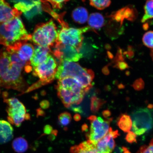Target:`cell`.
Listing matches in <instances>:
<instances>
[{
	"label": "cell",
	"mask_w": 153,
	"mask_h": 153,
	"mask_svg": "<svg viewBox=\"0 0 153 153\" xmlns=\"http://www.w3.org/2000/svg\"><path fill=\"white\" fill-rule=\"evenodd\" d=\"M143 42L146 47L153 49V31H149L145 33L143 36Z\"/></svg>",
	"instance_id": "obj_27"
},
{
	"label": "cell",
	"mask_w": 153,
	"mask_h": 153,
	"mask_svg": "<svg viewBox=\"0 0 153 153\" xmlns=\"http://www.w3.org/2000/svg\"><path fill=\"white\" fill-rule=\"evenodd\" d=\"M88 126L87 124H84L82 127V131H87L88 130Z\"/></svg>",
	"instance_id": "obj_41"
},
{
	"label": "cell",
	"mask_w": 153,
	"mask_h": 153,
	"mask_svg": "<svg viewBox=\"0 0 153 153\" xmlns=\"http://www.w3.org/2000/svg\"><path fill=\"white\" fill-rule=\"evenodd\" d=\"M118 88L120 89H124L125 88V85L122 84H120L118 85Z\"/></svg>",
	"instance_id": "obj_44"
},
{
	"label": "cell",
	"mask_w": 153,
	"mask_h": 153,
	"mask_svg": "<svg viewBox=\"0 0 153 153\" xmlns=\"http://www.w3.org/2000/svg\"><path fill=\"white\" fill-rule=\"evenodd\" d=\"M133 88L137 91H141L144 89L145 83L141 78H139L135 80L131 85Z\"/></svg>",
	"instance_id": "obj_29"
},
{
	"label": "cell",
	"mask_w": 153,
	"mask_h": 153,
	"mask_svg": "<svg viewBox=\"0 0 153 153\" xmlns=\"http://www.w3.org/2000/svg\"><path fill=\"white\" fill-rule=\"evenodd\" d=\"M118 127L124 132H129L132 127V121L131 117L126 114L120 115L117 121Z\"/></svg>",
	"instance_id": "obj_21"
},
{
	"label": "cell",
	"mask_w": 153,
	"mask_h": 153,
	"mask_svg": "<svg viewBox=\"0 0 153 153\" xmlns=\"http://www.w3.org/2000/svg\"><path fill=\"white\" fill-rule=\"evenodd\" d=\"M90 28L89 26L76 28L63 25L62 29L59 32L57 42L73 47L80 51L83 43V34Z\"/></svg>",
	"instance_id": "obj_6"
},
{
	"label": "cell",
	"mask_w": 153,
	"mask_h": 153,
	"mask_svg": "<svg viewBox=\"0 0 153 153\" xmlns=\"http://www.w3.org/2000/svg\"><path fill=\"white\" fill-rule=\"evenodd\" d=\"M28 65H30L25 62L11 61L7 48L3 47L0 50V87L25 93L28 85L22 74L25 67Z\"/></svg>",
	"instance_id": "obj_1"
},
{
	"label": "cell",
	"mask_w": 153,
	"mask_h": 153,
	"mask_svg": "<svg viewBox=\"0 0 153 153\" xmlns=\"http://www.w3.org/2000/svg\"><path fill=\"white\" fill-rule=\"evenodd\" d=\"M67 77L76 78L82 84L87 93L92 87L91 82L94 78V74L91 70L83 68L78 63L60 61L57 67L55 78L60 79Z\"/></svg>",
	"instance_id": "obj_4"
},
{
	"label": "cell",
	"mask_w": 153,
	"mask_h": 153,
	"mask_svg": "<svg viewBox=\"0 0 153 153\" xmlns=\"http://www.w3.org/2000/svg\"><path fill=\"white\" fill-rule=\"evenodd\" d=\"M123 148L124 150V152L123 153H131V152L128 150V149L127 148L124 147H123Z\"/></svg>",
	"instance_id": "obj_43"
},
{
	"label": "cell",
	"mask_w": 153,
	"mask_h": 153,
	"mask_svg": "<svg viewBox=\"0 0 153 153\" xmlns=\"http://www.w3.org/2000/svg\"><path fill=\"white\" fill-rule=\"evenodd\" d=\"M114 68L119 69L121 71H123L129 68L127 63L124 62L123 61H120L116 63V64L114 66Z\"/></svg>",
	"instance_id": "obj_32"
},
{
	"label": "cell",
	"mask_w": 153,
	"mask_h": 153,
	"mask_svg": "<svg viewBox=\"0 0 153 153\" xmlns=\"http://www.w3.org/2000/svg\"><path fill=\"white\" fill-rule=\"evenodd\" d=\"M150 55L153 61V49H152V50H151Z\"/></svg>",
	"instance_id": "obj_46"
},
{
	"label": "cell",
	"mask_w": 153,
	"mask_h": 153,
	"mask_svg": "<svg viewBox=\"0 0 153 153\" xmlns=\"http://www.w3.org/2000/svg\"><path fill=\"white\" fill-rule=\"evenodd\" d=\"M13 135V129L10 123L4 120H0V144L10 141Z\"/></svg>",
	"instance_id": "obj_16"
},
{
	"label": "cell",
	"mask_w": 153,
	"mask_h": 153,
	"mask_svg": "<svg viewBox=\"0 0 153 153\" xmlns=\"http://www.w3.org/2000/svg\"><path fill=\"white\" fill-rule=\"evenodd\" d=\"M51 52L50 48L36 45L30 60L32 68H35L46 60Z\"/></svg>",
	"instance_id": "obj_14"
},
{
	"label": "cell",
	"mask_w": 153,
	"mask_h": 153,
	"mask_svg": "<svg viewBox=\"0 0 153 153\" xmlns=\"http://www.w3.org/2000/svg\"><path fill=\"white\" fill-rule=\"evenodd\" d=\"M112 120V118H110L104 120L102 118L98 117L90 121V131L86 135L88 141L93 145L96 144L108 133Z\"/></svg>",
	"instance_id": "obj_10"
},
{
	"label": "cell",
	"mask_w": 153,
	"mask_h": 153,
	"mask_svg": "<svg viewBox=\"0 0 153 153\" xmlns=\"http://www.w3.org/2000/svg\"><path fill=\"white\" fill-rule=\"evenodd\" d=\"M106 102L105 100L93 96L91 98V109L93 113H96L98 111L102 105Z\"/></svg>",
	"instance_id": "obj_24"
},
{
	"label": "cell",
	"mask_w": 153,
	"mask_h": 153,
	"mask_svg": "<svg viewBox=\"0 0 153 153\" xmlns=\"http://www.w3.org/2000/svg\"><path fill=\"white\" fill-rule=\"evenodd\" d=\"M69 108L76 113L82 114L83 112L81 107L79 106H74L72 105Z\"/></svg>",
	"instance_id": "obj_33"
},
{
	"label": "cell",
	"mask_w": 153,
	"mask_h": 153,
	"mask_svg": "<svg viewBox=\"0 0 153 153\" xmlns=\"http://www.w3.org/2000/svg\"><path fill=\"white\" fill-rule=\"evenodd\" d=\"M132 130L135 134L141 135L153 127V112L147 108H139L131 114Z\"/></svg>",
	"instance_id": "obj_7"
},
{
	"label": "cell",
	"mask_w": 153,
	"mask_h": 153,
	"mask_svg": "<svg viewBox=\"0 0 153 153\" xmlns=\"http://www.w3.org/2000/svg\"><path fill=\"white\" fill-rule=\"evenodd\" d=\"M34 50L33 45L27 42L22 44L16 51L21 60L30 65V60L33 56Z\"/></svg>",
	"instance_id": "obj_17"
},
{
	"label": "cell",
	"mask_w": 153,
	"mask_h": 153,
	"mask_svg": "<svg viewBox=\"0 0 153 153\" xmlns=\"http://www.w3.org/2000/svg\"><path fill=\"white\" fill-rule=\"evenodd\" d=\"M124 150L123 147L117 146L115 147L113 153H123Z\"/></svg>",
	"instance_id": "obj_36"
},
{
	"label": "cell",
	"mask_w": 153,
	"mask_h": 153,
	"mask_svg": "<svg viewBox=\"0 0 153 153\" xmlns=\"http://www.w3.org/2000/svg\"><path fill=\"white\" fill-rule=\"evenodd\" d=\"M20 16L0 23V44L15 48L31 40Z\"/></svg>",
	"instance_id": "obj_2"
},
{
	"label": "cell",
	"mask_w": 153,
	"mask_h": 153,
	"mask_svg": "<svg viewBox=\"0 0 153 153\" xmlns=\"http://www.w3.org/2000/svg\"><path fill=\"white\" fill-rule=\"evenodd\" d=\"M4 101L7 105L6 111L10 123L19 127L25 120L30 119V114H26L25 107L18 99H4Z\"/></svg>",
	"instance_id": "obj_8"
},
{
	"label": "cell",
	"mask_w": 153,
	"mask_h": 153,
	"mask_svg": "<svg viewBox=\"0 0 153 153\" xmlns=\"http://www.w3.org/2000/svg\"><path fill=\"white\" fill-rule=\"evenodd\" d=\"M53 131V128L50 125H46L44 128V132L45 134H50Z\"/></svg>",
	"instance_id": "obj_34"
},
{
	"label": "cell",
	"mask_w": 153,
	"mask_h": 153,
	"mask_svg": "<svg viewBox=\"0 0 153 153\" xmlns=\"http://www.w3.org/2000/svg\"><path fill=\"white\" fill-rule=\"evenodd\" d=\"M40 105L42 108L44 109H46L49 108L50 103L48 101L45 100L41 101L40 103Z\"/></svg>",
	"instance_id": "obj_35"
},
{
	"label": "cell",
	"mask_w": 153,
	"mask_h": 153,
	"mask_svg": "<svg viewBox=\"0 0 153 153\" xmlns=\"http://www.w3.org/2000/svg\"><path fill=\"white\" fill-rule=\"evenodd\" d=\"M137 153H153V138L148 146L144 145L141 146Z\"/></svg>",
	"instance_id": "obj_30"
},
{
	"label": "cell",
	"mask_w": 153,
	"mask_h": 153,
	"mask_svg": "<svg viewBox=\"0 0 153 153\" xmlns=\"http://www.w3.org/2000/svg\"><path fill=\"white\" fill-rule=\"evenodd\" d=\"M91 6L99 10H102L110 4L111 0H89Z\"/></svg>",
	"instance_id": "obj_25"
},
{
	"label": "cell",
	"mask_w": 153,
	"mask_h": 153,
	"mask_svg": "<svg viewBox=\"0 0 153 153\" xmlns=\"http://www.w3.org/2000/svg\"><path fill=\"white\" fill-rule=\"evenodd\" d=\"M133 7H127L120 10L113 15V18L122 25L125 19L130 21L135 20L137 13Z\"/></svg>",
	"instance_id": "obj_15"
},
{
	"label": "cell",
	"mask_w": 153,
	"mask_h": 153,
	"mask_svg": "<svg viewBox=\"0 0 153 153\" xmlns=\"http://www.w3.org/2000/svg\"><path fill=\"white\" fill-rule=\"evenodd\" d=\"M136 137V135L133 131H129L126 135L125 139L128 143H133L137 142Z\"/></svg>",
	"instance_id": "obj_31"
},
{
	"label": "cell",
	"mask_w": 153,
	"mask_h": 153,
	"mask_svg": "<svg viewBox=\"0 0 153 153\" xmlns=\"http://www.w3.org/2000/svg\"><path fill=\"white\" fill-rule=\"evenodd\" d=\"M37 116H43L45 115V113L41 108H38L37 110Z\"/></svg>",
	"instance_id": "obj_39"
},
{
	"label": "cell",
	"mask_w": 153,
	"mask_h": 153,
	"mask_svg": "<svg viewBox=\"0 0 153 153\" xmlns=\"http://www.w3.org/2000/svg\"><path fill=\"white\" fill-rule=\"evenodd\" d=\"M74 119L76 121H79L81 119V116L79 114H76L74 117Z\"/></svg>",
	"instance_id": "obj_40"
},
{
	"label": "cell",
	"mask_w": 153,
	"mask_h": 153,
	"mask_svg": "<svg viewBox=\"0 0 153 153\" xmlns=\"http://www.w3.org/2000/svg\"><path fill=\"white\" fill-rule=\"evenodd\" d=\"M12 146L15 152L18 153H24L28 148L27 141L22 137L15 139L13 141Z\"/></svg>",
	"instance_id": "obj_22"
},
{
	"label": "cell",
	"mask_w": 153,
	"mask_h": 153,
	"mask_svg": "<svg viewBox=\"0 0 153 153\" xmlns=\"http://www.w3.org/2000/svg\"><path fill=\"white\" fill-rule=\"evenodd\" d=\"M70 151L71 153H97L95 145L88 140L72 147Z\"/></svg>",
	"instance_id": "obj_18"
},
{
	"label": "cell",
	"mask_w": 153,
	"mask_h": 153,
	"mask_svg": "<svg viewBox=\"0 0 153 153\" xmlns=\"http://www.w3.org/2000/svg\"><path fill=\"white\" fill-rule=\"evenodd\" d=\"M102 72L103 74L106 75H108L110 74V71L108 70V66H105L102 68Z\"/></svg>",
	"instance_id": "obj_38"
},
{
	"label": "cell",
	"mask_w": 153,
	"mask_h": 153,
	"mask_svg": "<svg viewBox=\"0 0 153 153\" xmlns=\"http://www.w3.org/2000/svg\"><path fill=\"white\" fill-rule=\"evenodd\" d=\"M88 23L91 28L98 30L104 25L105 19L100 13H93L89 16Z\"/></svg>",
	"instance_id": "obj_20"
},
{
	"label": "cell",
	"mask_w": 153,
	"mask_h": 153,
	"mask_svg": "<svg viewBox=\"0 0 153 153\" xmlns=\"http://www.w3.org/2000/svg\"><path fill=\"white\" fill-rule=\"evenodd\" d=\"M148 108L149 109H152L153 108V105L149 104L148 105Z\"/></svg>",
	"instance_id": "obj_45"
},
{
	"label": "cell",
	"mask_w": 153,
	"mask_h": 153,
	"mask_svg": "<svg viewBox=\"0 0 153 153\" xmlns=\"http://www.w3.org/2000/svg\"><path fill=\"white\" fill-rule=\"evenodd\" d=\"M22 13L16 8L13 9L5 0H0V23L20 16Z\"/></svg>",
	"instance_id": "obj_13"
},
{
	"label": "cell",
	"mask_w": 153,
	"mask_h": 153,
	"mask_svg": "<svg viewBox=\"0 0 153 153\" xmlns=\"http://www.w3.org/2000/svg\"><path fill=\"white\" fill-rule=\"evenodd\" d=\"M72 117L70 113L65 112L62 113L58 116L59 124L62 127H65L71 122Z\"/></svg>",
	"instance_id": "obj_26"
},
{
	"label": "cell",
	"mask_w": 153,
	"mask_h": 153,
	"mask_svg": "<svg viewBox=\"0 0 153 153\" xmlns=\"http://www.w3.org/2000/svg\"><path fill=\"white\" fill-rule=\"evenodd\" d=\"M70 0H40L42 2H48L53 8L60 9L62 8L63 5Z\"/></svg>",
	"instance_id": "obj_28"
},
{
	"label": "cell",
	"mask_w": 153,
	"mask_h": 153,
	"mask_svg": "<svg viewBox=\"0 0 153 153\" xmlns=\"http://www.w3.org/2000/svg\"><path fill=\"white\" fill-rule=\"evenodd\" d=\"M97 118V116L94 115H91L88 117V120H90V121H92Z\"/></svg>",
	"instance_id": "obj_42"
},
{
	"label": "cell",
	"mask_w": 153,
	"mask_h": 153,
	"mask_svg": "<svg viewBox=\"0 0 153 153\" xmlns=\"http://www.w3.org/2000/svg\"><path fill=\"white\" fill-rule=\"evenodd\" d=\"M119 135L117 130L113 131L110 128L108 134L95 145L97 153H111L116 146L114 139Z\"/></svg>",
	"instance_id": "obj_12"
},
{
	"label": "cell",
	"mask_w": 153,
	"mask_h": 153,
	"mask_svg": "<svg viewBox=\"0 0 153 153\" xmlns=\"http://www.w3.org/2000/svg\"><path fill=\"white\" fill-rule=\"evenodd\" d=\"M102 115L103 117L105 118H107L109 117L111 115V112L110 111L107 110L103 111L102 112Z\"/></svg>",
	"instance_id": "obj_37"
},
{
	"label": "cell",
	"mask_w": 153,
	"mask_h": 153,
	"mask_svg": "<svg viewBox=\"0 0 153 153\" xmlns=\"http://www.w3.org/2000/svg\"><path fill=\"white\" fill-rule=\"evenodd\" d=\"M55 88L57 96L68 108L74 104H79L86 93L82 84L76 78L72 77L59 79Z\"/></svg>",
	"instance_id": "obj_3"
},
{
	"label": "cell",
	"mask_w": 153,
	"mask_h": 153,
	"mask_svg": "<svg viewBox=\"0 0 153 153\" xmlns=\"http://www.w3.org/2000/svg\"><path fill=\"white\" fill-rule=\"evenodd\" d=\"M57 68L56 60L50 53L46 60L33 68V74L39 78L42 85H46L53 81Z\"/></svg>",
	"instance_id": "obj_9"
},
{
	"label": "cell",
	"mask_w": 153,
	"mask_h": 153,
	"mask_svg": "<svg viewBox=\"0 0 153 153\" xmlns=\"http://www.w3.org/2000/svg\"><path fill=\"white\" fill-rule=\"evenodd\" d=\"M145 14L141 22L144 23L150 19L153 18V0H148L144 7Z\"/></svg>",
	"instance_id": "obj_23"
},
{
	"label": "cell",
	"mask_w": 153,
	"mask_h": 153,
	"mask_svg": "<svg viewBox=\"0 0 153 153\" xmlns=\"http://www.w3.org/2000/svg\"><path fill=\"white\" fill-rule=\"evenodd\" d=\"M59 32L52 19L36 26L32 34L31 40L36 45L53 48L58 41Z\"/></svg>",
	"instance_id": "obj_5"
},
{
	"label": "cell",
	"mask_w": 153,
	"mask_h": 153,
	"mask_svg": "<svg viewBox=\"0 0 153 153\" xmlns=\"http://www.w3.org/2000/svg\"><path fill=\"white\" fill-rule=\"evenodd\" d=\"M72 16L74 22L81 24L87 22L89 17L87 10L83 7H78L74 9Z\"/></svg>",
	"instance_id": "obj_19"
},
{
	"label": "cell",
	"mask_w": 153,
	"mask_h": 153,
	"mask_svg": "<svg viewBox=\"0 0 153 153\" xmlns=\"http://www.w3.org/2000/svg\"><path fill=\"white\" fill-rule=\"evenodd\" d=\"M51 51L59 60L70 62H77L83 56L80 51L76 48L57 42Z\"/></svg>",
	"instance_id": "obj_11"
}]
</instances>
